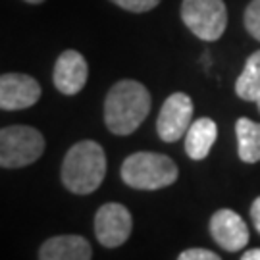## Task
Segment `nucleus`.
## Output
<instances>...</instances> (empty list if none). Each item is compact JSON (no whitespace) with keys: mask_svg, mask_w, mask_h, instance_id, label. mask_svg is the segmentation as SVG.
I'll return each mask as SVG.
<instances>
[{"mask_svg":"<svg viewBox=\"0 0 260 260\" xmlns=\"http://www.w3.org/2000/svg\"><path fill=\"white\" fill-rule=\"evenodd\" d=\"M150 112V93L133 79H121L106 94L104 123L114 135H131Z\"/></svg>","mask_w":260,"mask_h":260,"instance_id":"f257e3e1","label":"nucleus"},{"mask_svg":"<svg viewBox=\"0 0 260 260\" xmlns=\"http://www.w3.org/2000/svg\"><path fill=\"white\" fill-rule=\"evenodd\" d=\"M106 176V154L94 141H79L66 152L62 162V183L75 195L96 191Z\"/></svg>","mask_w":260,"mask_h":260,"instance_id":"f03ea898","label":"nucleus"},{"mask_svg":"<svg viewBox=\"0 0 260 260\" xmlns=\"http://www.w3.org/2000/svg\"><path fill=\"white\" fill-rule=\"evenodd\" d=\"M123 183L131 189L156 191L176 183L177 166L166 154L158 152H135L123 160L120 170Z\"/></svg>","mask_w":260,"mask_h":260,"instance_id":"7ed1b4c3","label":"nucleus"},{"mask_svg":"<svg viewBox=\"0 0 260 260\" xmlns=\"http://www.w3.org/2000/svg\"><path fill=\"white\" fill-rule=\"evenodd\" d=\"M45 152L43 133L31 125H8L0 131V166L6 170L29 166Z\"/></svg>","mask_w":260,"mask_h":260,"instance_id":"20e7f679","label":"nucleus"},{"mask_svg":"<svg viewBox=\"0 0 260 260\" xmlns=\"http://www.w3.org/2000/svg\"><path fill=\"white\" fill-rule=\"evenodd\" d=\"M181 19L189 31L203 41H218L228 25V10L223 0H183Z\"/></svg>","mask_w":260,"mask_h":260,"instance_id":"39448f33","label":"nucleus"},{"mask_svg":"<svg viewBox=\"0 0 260 260\" xmlns=\"http://www.w3.org/2000/svg\"><path fill=\"white\" fill-rule=\"evenodd\" d=\"M193 101L185 93H172L168 96L156 120L158 137L164 143H176L185 137L187 129L193 123Z\"/></svg>","mask_w":260,"mask_h":260,"instance_id":"423d86ee","label":"nucleus"},{"mask_svg":"<svg viewBox=\"0 0 260 260\" xmlns=\"http://www.w3.org/2000/svg\"><path fill=\"white\" fill-rule=\"evenodd\" d=\"M133 230L131 212L120 203H106L94 216V235L106 249H116L129 239Z\"/></svg>","mask_w":260,"mask_h":260,"instance_id":"0eeeda50","label":"nucleus"},{"mask_svg":"<svg viewBox=\"0 0 260 260\" xmlns=\"http://www.w3.org/2000/svg\"><path fill=\"white\" fill-rule=\"evenodd\" d=\"M210 235L218 247L228 252L243 251L249 245V228L237 212L230 208H220L210 218Z\"/></svg>","mask_w":260,"mask_h":260,"instance_id":"6e6552de","label":"nucleus"},{"mask_svg":"<svg viewBox=\"0 0 260 260\" xmlns=\"http://www.w3.org/2000/svg\"><path fill=\"white\" fill-rule=\"evenodd\" d=\"M41 99V85L25 74H4L0 77V108L23 110Z\"/></svg>","mask_w":260,"mask_h":260,"instance_id":"1a4fd4ad","label":"nucleus"},{"mask_svg":"<svg viewBox=\"0 0 260 260\" xmlns=\"http://www.w3.org/2000/svg\"><path fill=\"white\" fill-rule=\"evenodd\" d=\"M89 77V66L85 62L83 54H79L77 50H64L58 56L54 66V87L62 94H77L87 83Z\"/></svg>","mask_w":260,"mask_h":260,"instance_id":"9d476101","label":"nucleus"},{"mask_svg":"<svg viewBox=\"0 0 260 260\" xmlns=\"http://www.w3.org/2000/svg\"><path fill=\"white\" fill-rule=\"evenodd\" d=\"M93 247L81 235H56L41 245L39 260H91Z\"/></svg>","mask_w":260,"mask_h":260,"instance_id":"9b49d317","label":"nucleus"},{"mask_svg":"<svg viewBox=\"0 0 260 260\" xmlns=\"http://www.w3.org/2000/svg\"><path fill=\"white\" fill-rule=\"evenodd\" d=\"M218 137V125L210 118H199L185 133V152L193 160H205Z\"/></svg>","mask_w":260,"mask_h":260,"instance_id":"f8f14e48","label":"nucleus"},{"mask_svg":"<svg viewBox=\"0 0 260 260\" xmlns=\"http://www.w3.org/2000/svg\"><path fill=\"white\" fill-rule=\"evenodd\" d=\"M235 135H237V152L239 158L247 164L260 162V123L239 118L235 121Z\"/></svg>","mask_w":260,"mask_h":260,"instance_id":"ddd939ff","label":"nucleus"},{"mask_svg":"<svg viewBox=\"0 0 260 260\" xmlns=\"http://www.w3.org/2000/svg\"><path fill=\"white\" fill-rule=\"evenodd\" d=\"M235 93L247 103L260 101V50L252 52L235 81Z\"/></svg>","mask_w":260,"mask_h":260,"instance_id":"4468645a","label":"nucleus"},{"mask_svg":"<svg viewBox=\"0 0 260 260\" xmlns=\"http://www.w3.org/2000/svg\"><path fill=\"white\" fill-rule=\"evenodd\" d=\"M245 27L252 37L260 41V0H252L245 10Z\"/></svg>","mask_w":260,"mask_h":260,"instance_id":"2eb2a0df","label":"nucleus"},{"mask_svg":"<svg viewBox=\"0 0 260 260\" xmlns=\"http://www.w3.org/2000/svg\"><path fill=\"white\" fill-rule=\"evenodd\" d=\"M116 6L127 10V12H135V14H141V12H149V10L156 8L160 4V0H110Z\"/></svg>","mask_w":260,"mask_h":260,"instance_id":"dca6fc26","label":"nucleus"},{"mask_svg":"<svg viewBox=\"0 0 260 260\" xmlns=\"http://www.w3.org/2000/svg\"><path fill=\"white\" fill-rule=\"evenodd\" d=\"M177 260H222L216 252L206 251V249H185Z\"/></svg>","mask_w":260,"mask_h":260,"instance_id":"f3484780","label":"nucleus"},{"mask_svg":"<svg viewBox=\"0 0 260 260\" xmlns=\"http://www.w3.org/2000/svg\"><path fill=\"white\" fill-rule=\"evenodd\" d=\"M251 220H252V223H254V228H256V232L260 233V197H256V199L252 201Z\"/></svg>","mask_w":260,"mask_h":260,"instance_id":"a211bd4d","label":"nucleus"},{"mask_svg":"<svg viewBox=\"0 0 260 260\" xmlns=\"http://www.w3.org/2000/svg\"><path fill=\"white\" fill-rule=\"evenodd\" d=\"M241 260H260V249H251L243 252Z\"/></svg>","mask_w":260,"mask_h":260,"instance_id":"6ab92c4d","label":"nucleus"},{"mask_svg":"<svg viewBox=\"0 0 260 260\" xmlns=\"http://www.w3.org/2000/svg\"><path fill=\"white\" fill-rule=\"evenodd\" d=\"M29 4H41V2H45V0H25Z\"/></svg>","mask_w":260,"mask_h":260,"instance_id":"aec40b11","label":"nucleus"},{"mask_svg":"<svg viewBox=\"0 0 260 260\" xmlns=\"http://www.w3.org/2000/svg\"><path fill=\"white\" fill-rule=\"evenodd\" d=\"M256 106H258V112H260V101H258V103H256Z\"/></svg>","mask_w":260,"mask_h":260,"instance_id":"412c9836","label":"nucleus"}]
</instances>
